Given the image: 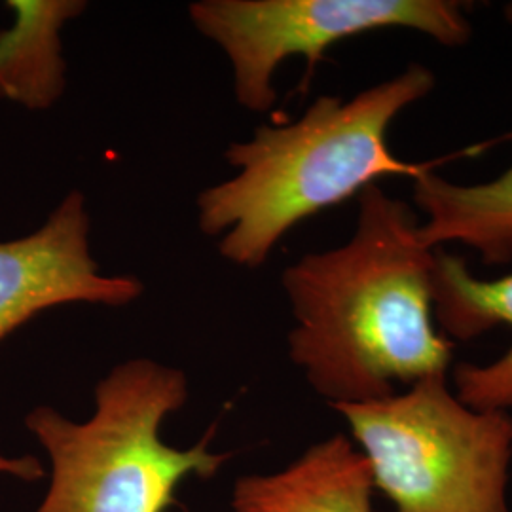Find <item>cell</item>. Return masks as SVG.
I'll use <instances>...</instances> for the list:
<instances>
[{"label":"cell","instance_id":"6da1fadb","mask_svg":"<svg viewBox=\"0 0 512 512\" xmlns=\"http://www.w3.org/2000/svg\"><path fill=\"white\" fill-rule=\"evenodd\" d=\"M420 228L408 203L372 184L359 194L348 243L304 255L281 275L291 359L330 406L382 401L397 385L448 372L454 346L431 317L437 249Z\"/></svg>","mask_w":512,"mask_h":512},{"label":"cell","instance_id":"7a4b0ae2","mask_svg":"<svg viewBox=\"0 0 512 512\" xmlns=\"http://www.w3.org/2000/svg\"><path fill=\"white\" fill-rule=\"evenodd\" d=\"M435 88V74L410 65L351 99L323 95L293 124L262 126L232 143L224 158L238 175L198 196V226L217 238L219 255L256 270L302 220L361 194L384 177L418 179L387 145V131L406 107Z\"/></svg>","mask_w":512,"mask_h":512},{"label":"cell","instance_id":"3957f363","mask_svg":"<svg viewBox=\"0 0 512 512\" xmlns=\"http://www.w3.org/2000/svg\"><path fill=\"white\" fill-rule=\"evenodd\" d=\"M186 397L183 370L131 359L97 384L90 420H69L52 406L31 410L25 427L52 463L35 512H165L186 476L217 475L230 454L209 452L211 437L188 450L162 440V423Z\"/></svg>","mask_w":512,"mask_h":512},{"label":"cell","instance_id":"277c9868","mask_svg":"<svg viewBox=\"0 0 512 512\" xmlns=\"http://www.w3.org/2000/svg\"><path fill=\"white\" fill-rule=\"evenodd\" d=\"M332 408L395 512H511L512 416L461 403L446 374L382 401Z\"/></svg>","mask_w":512,"mask_h":512},{"label":"cell","instance_id":"5b68a950","mask_svg":"<svg viewBox=\"0 0 512 512\" xmlns=\"http://www.w3.org/2000/svg\"><path fill=\"white\" fill-rule=\"evenodd\" d=\"M463 4L450 0H200L188 16L226 54L236 101L251 112L274 107L277 67L304 55L308 67L330 46L378 29H410L444 46L471 38Z\"/></svg>","mask_w":512,"mask_h":512},{"label":"cell","instance_id":"8992f818","mask_svg":"<svg viewBox=\"0 0 512 512\" xmlns=\"http://www.w3.org/2000/svg\"><path fill=\"white\" fill-rule=\"evenodd\" d=\"M90 232L86 196L71 190L33 234L0 243V342L55 306L122 308L143 296L139 277L101 272Z\"/></svg>","mask_w":512,"mask_h":512},{"label":"cell","instance_id":"52a82bcc","mask_svg":"<svg viewBox=\"0 0 512 512\" xmlns=\"http://www.w3.org/2000/svg\"><path fill=\"white\" fill-rule=\"evenodd\" d=\"M433 311L442 330L456 340H473L497 325L512 327V274L482 281L459 256L437 253ZM458 399L476 410L512 408V346L490 365L461 363L454 370Z\"/></svg>","mask_w":512,"mask_h":512},{"label":"cell","instance_id":"ba28073f","mask_svg":"<svg viewBox=\"0 0 512 512\" xmlns=\"http://www.w3.org/2000/svg\"><path fill=\"white\" fill-rule=\"evenodd\" d=\"M374 478L365 454L334 435L287 469L236 482L234 512H372Z\"/></svg>","mask_w":512,"mask_h":512},{"label":"cell","instance_id":"9c48e42d","mask_svg":"<svg viewBox=\"0 0 512 512\" xmlns=\"http://www.w3.org/2000/svg\"><path fill=\"white\" fill-rule=\"evenodd\" d=\"M14 14L0 31V99L40 112L54 107L67 90L61 31L80 18L82 0H8Z\"/></svg>","mask_w":512,"mask_h":512},{"label":"cell","instance_id":"30bf717a","mask_svg":"<svg viewBox=\"0 0 512 512\" xmlns=\"http://www.w3.org/2000/svg\"><path fill=\"white\" fill-rule=\"evenodd\" d=\"M414 202L425 213L421 241L439 249L463 243L486 264L512 260V167L492 183H448L425 171L414 179Z\"/></svg>","mask_w":512,"mask_h":512},{"label":"cell","instance_id":"8fae6325","mask_svg":"<svg viewBox=\"0 0 512 512\" xmlns=\"http://www.w3.org/2000/svg\"><path fill=\"white\" fill-rule=\"evenodd\" d=\"M0 475H12L19 478V480H25V482H35L46 473H44L42 463L33 456L8 458V456L0 454Z\"/></svg>","mask_w":512,"mask_h":512}]
</instances>
